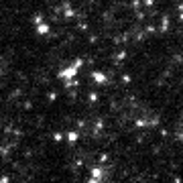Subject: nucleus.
<instances>
[{"mask_svg":"<svg viewBox=\"0 0 183 183\" xmlns=\"http://www.w3.org/2000/svg\"><path fill=\"white\" fill-rule=\"evenodd\" d=\"M94 80H96V81H104V75H102V73H96Z\"/></svg>","mask_w":183,"mask_h":183,"instance_id":"obj_2","label":"nucleus"},{"mask_svg":"<svg viewBox=\"0 0 183 183\" xmlns=\"http://www.w3.org/2000/svg\"><path fill=\"white\" fill-rule=\"evenodd\" d=\"M47 31H49V29H47L45 24H41V27H39V33H47Z\"/></svg>","mask_w":183,"mask_h":183,"instance_id":"obj_3","label":"nucleus"},{"mask_svg":"<svg viewBox=\"0 0 183 183\" xmlns=\"http://www.w3.org/2000/svg\"><path fill=\"white\" fill-rule=\"evenodd\" d=\"M80 65V61L75 63V67ZM75 67H69V69H65V71H61V77H69V75H73L75 73Z\"/></svg>","mask_w":183,"mask_h":183,"instance_id":"obj_1","label":"nucleus"}]
</instances>
